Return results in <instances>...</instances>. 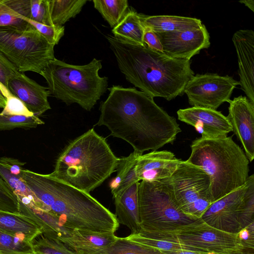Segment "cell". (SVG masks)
I'll return each instance as SVG.
<instances>
[{
    "mask_svg": "<svg viewBox=\"0 0 254 254\" xmlns=\"http://www.w3.org/2000/svg\"><path fill=\"white\" fill-rule=\"evenodd\" d=\"M101 102L97 125L111 135L128 142L139 154L173 144L182 130L175 118L158 106L153 98L135 88L113 85Z\"/></svg>",
    "mask_w": 254,
    "mask_h": 254,
    "instance_id": "cell-1",
    "label": "cell"
},
{
    "mask_svg": "<svg viewBox=\"0 0 254 254\" xmlns=\"http://www.w3.org/2000/svg\"><path fill=\"white\" fill-rule=\"evenodd\" d=\"M106 38L126 79L152 98L168 101L184 94L194 75L190 60L172 58L164 52L117 39Z\"/></svg>",
    "mask_w": 254,
    "mask_h": 254,
    "instance_id": "cell-2",
    "label": "cell"
},
{
    "mask_svg": "<svg viewBox=\"0 0 254 254\" xmlns=\"http://www.w3.org/2000/svg\"><path fill=\"white\" fill-rule=\"evenodd\" d=\"M22 177L42 205L67 227L95 233L114 234L119 221L110 210L88 193L50 174L23 169Z\"/></svg>",
    "mask_w": 254,
    "mask_h": 254,
    "instance_id": "cell-3",
    "label": "cell"
},
{
    "mask_svg": "<svg viewBox=\"0 0 254 254\" xmlns=\"http://www.w3.org/2000/svg\"><path fill=\"white\" fill-rule=\"evenodd\" d=\"M119 159L106 139L92 128L66 145L50 175L90 193L116 171Z\"/></svg>",
    "mask_w": 254,
    "mask_h": 254,
    "instance_id": "cell-4",
    "label": "cell"
},
{
    "mask_svg": "<svg viewBox=\"0 0 254 254\" xmlns=\"http://www.w3.org/2000/svg\"><path fill=\"white\" fill-rule=\"evenodd\" d=\"M187 162L202 169L210 180L212 203L242 187L249 175V160L232 136L194 139Z\"/></svg>",
    "mask_w": 254,
    "mask_h": 254,
    "instance_id": "cell-5",
    "label": "cell"
},
{
    "mask_svg": "<svg viewBox=\"0 0 254 254\" xmlns=\"http://www.w3.org/2000/svg\"><path fill=\"white\" fill-rule=\"evenodd\" d=\"M101 61L94 58L84 65L67 64L55 58L42 71L48 89L67 105L78 104L89 111L106 92L108 78L101 77Z\"/></svg>",
    "mask_w": 254,
    "mask_h": 254,
    "instance_id": "cell-6",
    "label": "cell"
},
{
    "mask_svg": "<svg viewBox=\"0 0 254 254\" xmlns=\"http://www.w3.org/2000/svg\"><path fill=\"white\" fill-rule=\"evenodd\" d=\"M138 200L141 230L145 232L175 231L202 221L181 210L174 196L169 178L139 182Z\"/></svg>",
    "mask_w": 254,
    "mask_h": 254,
    "instance_id": "cell-7",
    "label": "cell"
},
{
    "mask_svg": "<svg viewBox=\"0 0 254 254\" xmlns=\"http://www.w3.org/2000/svg\"><path fill=\"white\" fill-rule=\"evenodd\" d=\"M54 47L34 27L20 29L0 27V53L20 72L32 71L41 74L55 58Z\"/></svg>",
    "mask_w": 254,
    "mask_h": 254,
    "instance_id": "cell-8",
    "label": "cell"
},
{
    "mask_svg": "<svg viewBox=\"0 0 254 254\" xmlns=\"http://www.w3.org/2000/svg\"><path fill=\"white\" fill-rule=\"evenodd\" d=\"M169 181L181 210L189 216L200 218L212 203L208 175L200 168L181 160Z\"/></svg>",
    "mask_w": 254,
    "mask_h": 254,
    "instance_id": "cell-9",
    "label": "cell"
},
{
    "mask_svg": "<svg viewBox=\"0 0 254 254\" xmlns=\"http://www.w3.org/2000/svg\"><path fill=\"white\" fill-rule=\"evenodd\" d=\"M139 232L148 237L183 245L200 252L222 254L244 248L236 234L216 229L203 221L175 231L148 232L140 229Z\"/></svg>",
    "mask_w": 254,
    "mask_h": 254,
    "instance_id": "cell-10",
    "label": "cell"
},
{
    "mask_svg": "<svg viewBox=\"0 0 254 254\" xmlns=\"http://www.w3.org/2000/svg\"><path fill=\"white\" fill-rule=\"evenodd\" d=\"M254 191V175L244 185L213 202L201 217L208 225L220 231L237 234L241 229L240 219L250 194Z\"/></svg>",
    "mask_w": 254,
    "mask_h": 254,
    "instance_id": "cell-11",
    "label": "cell"
},
{
    "mask_svg": "<svg viewBox=\"0 0 254 254\" xmlns=\"http://www.w3.org/2000/svg\"><path fill=\"white\" fill-rule=\"evenodd\" d=\"M239 81L232 77L216 73L197 74L187 83L185 89L192 107L216 110L230 100Z\"/></svg>",
    "mask_w": 254,
    "mask_h": 254,
    "instance_id": "cell-12",
    "label": "cell"
},
{
    "mask_svg": "<svg viewBox=\"0 0 254 254\" xmlns=\"http://www.w3.org/2000/svg\"><path fill=\"white\" fill-rule=\"evenodd\" d=\"M156 33L163 52L173 58L190 60L210 45L209 33L203 24L184 30Z\"/></svg>",
    "mask_w": 254,
    "mask_h": 254,
    "instance_id": "cell-13",
    "label": "cell"
},
{
    "mask_svg": "<svg viewBox=\"0 0 254 254\" xmlns=\"http://www.w3.org/2000/svg\"><path fill=\"white\" fill-rule=\"evenodd\" d=\"M177 114L180 121L193 127L203 138H222L232 131L227 117L216 110L192 107L180 109Z\"/></svg>",
    "mask_w": 254,
    "mask_h": 254,
    "instance_id": "cell-14",
    "label": "cell"
},
{
    "mask_svg": "<svg viewBox=\"0 0 254 254\" xmlns=\"http://www.w3.org/2000/svg\"><path fill=\"white\" fill-rule=\"evenodd\" d=\"M228 115L232 131L241 142L250 162L254 158V103L240 96L228 102Z\"/></svg>",
    "mask_w": 254,
    "mask_h": 254,
    "instance_id": "cell-15",
    "label": "cell"
},
{
    "mask_svg": "<svg viewBox=\"0 0 254 254\" xmlns=\"http://www.w3.org/2000/svg\"><path fill=\"white\" fill-rule=\"evenodd\" d=\"M232 41L238 57L241 88L254 103V32L241 29L233 35Z\"/></svg>",
    "mask_w": 254,
    "mask_h": 254,
    "instance_id": "cell-16",
    "label": "cell"
},
{
    "mask_svg": "<svg viewBox=\"0 0 254 254\" xmlns=\"http://www.w3.org/2000/svg\"><path fill=\"white\" fill-rule=\"evenodd\" d=\"M8 89L35 116L41 115L51 109L48 100L50 95L48 88L40 85L23 72H19L9 79Z\"/></svg>",
    "mask_w": 254,
    "mask_h": 254,
    "instance_id": "cell-17",
    "label": "cell"
},
{
    "mask_svg": "<svg viewBox=\"0 0 254 254\" xmlns=\"http://www.w3.org/2000/svg\"><path fill=\"white\" fill-rule=\"evenodd\" d=\"M182 160L168 150L152 151L138 156L136 172L139 181H155L170 178Z\"/></svg>",
    "mask_w": 254,
    "mask_h": 254,
    "instance_id": "cell-18",
    "label": "cell"
},
{
    "mask_svg": "<svg viewBox=\"0 0 254 254\" xmlns=\"http://www.w3.org/2000/svg\"><path fill=\"white\" fill-rule=\"evenodd\" d=\"M25 162L11 157L0 158V177L5 183L18 200L32 202L40 208L42 205L27 186L22 177Z\"/></svg>",
    "mask_w": 254,
    "mask_h": 254,
    "instance_id": "cell-19",
    "label": "cell"
},
{
    "mask_svg": "<svg viewBox=\"0 0 254 254\" xmlns=\"http://www.w3.org/2000/svg\"><path fill=\"white\" fill-rule=\"evenodd\" d=\"M139 182L134 183L120 194L113 197L115 214L119 223L128 227L131 233H137L141 229L138 200Z\"/></svg>",
    "mask_w": 254,
    "mask_h": 254,
    "instance_id": "cell-20",
    "label": "cell"
},
{
    "mask_svg": "<svg viewBox=\"0 0 254 254\" xmlns=\"http://www.w3.org/2000/svg\"><path fill=\"white\" fill-rule=\"evenodd\" d=\"M0 230L32 241L43 233L42 227L20 213L0 210Z\"/></svg>",
    "mask_w": 254,
    "mask_h": 254,
    "instance_id": "cell-21",
    "label": "cell"
},
{
    "mask_svg": "<svg viewBox=\"0 0 254 254\" xmlns=\"http://www.w3.org/2000/svg\"><path fill=\"white\" fill-rule=\"evenodd\" d=\"M117 238L114 234L95 233L74 229L71 236L58 240L69 249L81 252L108 247Z\"/></svg>",
    "mask_w": 254,
    "mask_h": 254,
    "instance_id": "cell-22",
    "label": "cell"
},
{
    "mask_svg": "<svg viewBox=\"0 0 254 254\" xmlns=\"http://www.w3.org/2000/svg\"><path fill=\"white\" fill-rule=\"evenodd\" d=\"M30 0H0V27H34L24 19H30Z\"/></svg>",
    "mask_w": 254,
    "mask_h": 254,
    "instance_id": "cell-23",
    "label": "cell"
},
{
    "mask_svg": "<svg viewBox=\"0 0 254 254\" xmlns=\"http://www.w3.org/2000/svg\"><path fill=\"white\" fill-rule=\"evenodd\" d=\"M139 17L143 25L155 33L184 30L202 24L201 20L197 18L176 15H146L139 14Z\"/></svg>",
    "mask_w": 254,
    "mask_h": 254,
    "instance_id": "cell-24",
    "label": "cell"
},
{
    "mask_svg": "<svg viewBox=\"0 0 254 254\" xmlns=\"http://www.w3.org/2000/svg\"><path fill=\"white\" fill-rule=\"evenodd\" d=\"M133 151L128 156L120 158L117 175L110 184L113 197L120 194L135 183L139 182L136 172V164L139 155Z\"/></svg>",
    "mask_w": 254,
    "mask_h": 254,
    "instance_id": "cell-25",
    "label": "cell"
},
{
    "mask_svg": "<svg viewBox=\"0 0 254 254\" xmlns=\"http://www.w3.org/2000/svg\"><path fill=\"white\" fill-rule=\"evenodd\" d=\"M145 28L139 14L133 8L128 9L121 21L112 30L114 37L123 41L140 46H144L143 36Z\"/></svg>",
    "mask_w": 254,
    "mask_h": 254,
    "instance_id": "cell-26",
    "label": "cell"
},
{
    "mask_svg": "<svg viewBox=\"0 0 254 254\" xmlns=\"http://www.w3.org/2000/svg\"><path fill=\"white\" fill-rule=\"evenodd\" d=\"M87 1V0H47L53 24L63 26L81 11Z\"/></svg>",
    "mask_w": 254,
    "mask_h": 254,
    "instance_id": "cell-27",
    "label": "cell"
},
{
    "mask_svg": "<svg viewBox=\"0 0 254 254\" xmlns=\"http://www.w3.org/2000/svg\"><path fill=\"white\" fill-rule=\"evenodd\" d=\"M80 253L83 254H166L156 249L130 241L125 237H118L108 247Z\"/></svg>",
    "mask_w": 254,
    "mask_h": 254,
    "instance_id": "cell-28",
    "label": "cell"
},
{
    "mask_svg": "<svg viewBox=\"0 0 254 254\" xmlns=\"http://www.w3.org/2000/svg\"><path fill=\"white\" fill-rule=\"evenodd\" d=\"M94 6L112 29L123 19L128 10L127 0H93Z\"/></svg>",
    "mask_w": 254,
    "mask_h": 254,
    "instance_id": "cell-29",
    "label": "cell"
},
{
    "mask_svg": "<svg viewBox=\"0 0 254 254\" xmlns=\"http://www.w3.org/2000/svg\"><path fill=\"white\" fill-rule=\"evenodd\" d=\"M32 242L0 230V254H33Z\"/></svg>",
    "mask_w": 254,
    "mask_h": 254,
    "instance_id": "cell-30",
    "label": "cell"
},
{
    "mask_svg": "<svg viewBox=\"0 0 254 254\" xmlns=\"http://www.w3.org/2000/svg\"><path fill=\"white\" fill-rule=\"evenodd\" d=\"M125 238L130 241L155 248L161 251H190L200 252L194 248L183 245L148 237L139 231L130 233Z\"/></svg>",
    "mask_w": 254,
    "mask_h": 254,
    "instance_id": "cell-31",
    "label": "cell"
},
{
    "mask_svg": "<svg viewBox=\"0 0 254 254\" xmlns=\"http://www.w3.org/2000/svg\"><path fill=\"white\" fill-rule=\"evenodd\" d=\"M32 244L34 252L41 254H83L42 234L32 241Z\"/></svg>",
    "mask_w": 254,
    "mask_h": 254,
    "instance_id": "cell-32",
    "label": "cell"
},
{
    "mask_svg": "<svg viewBox=\"0 0 254 254\" xmlns=\"http://www.w3.org/2000/svg\"><path fill=\"white\" fill-rule=\"evenodd\" d=\"M43 124H44V122L35 115L27 117L0 114V130H10L15 128L29 129Z\"/></svg>",
    "mask_w": 254,
    "mask_h": 254,
    "instance_id": "cell-33",
    "label": "cell"
},
{
    "mask_svg": "<svg viewBox=\"0 0 254 254\" xmlns=\"http://www.w3.org/2000/svg\"><path fill=\"white\" fill-rule=\"evenodd\" d=\"M24 19L32 25L51 44H58L64 33V26H50L39 23L24 18Z\"/></svg>",
    "mask_w": 254,
    "mask_h": 254,
    "instance_id": "cell-34",
    "label": "cell"
},
{
    "mask_svg": "<svg viewBox=\"0 0 254 254\" xmlns=\"http://www.w3.org/2000/svg\"><path fill=\"white\" fill-rule=\"evenodd\" d=\"M19 72L14 65L0 53V89L5 98L11 94L8 89V81Z\"/></svg>",
    "mask_w": 254,
    "mask_h": 254,
    "instance_id": "cell-35",
    "label": "cell"
},
{
    "mask_svg": "<svg viewBox=\"0 0 254 254\" xmlns=\"http://www.w3.org/2000/svg\"><path fill=\"white\" fill-rule=\"evenodd\" d=\"M30 20L46 25L53 26L47 0H30Z\"/></svg>",
    "mask_w": 254,
    "mask_h": 254,
    "instance_id": "cell-36",
    "label": "cell"
},
{
    "mask_svg": "<svg viewBox=\"0 0 254 254\" xmlns=\"http://www.w3.org/2000/svg\"><path fill=\"white\" fill-rule=\"evenodd\" d=\"M0 210L14 213H19L17 197L0 177Z\"/></svg>",
    "mask_w": 254,
    "mask_h": 254,
    "instance_id": "cell-37",
    "label": "cell"
},
{
    "mask_svg": "<svg viewBox=\"0 0 254 254\" xmlns=\"http://www.w3.org/2000/svg\"><path fill=\"white\" fill-rule=\"evenodd\" d=\"M0 114L2 115H18L27 117L34 115L28 110L21 100L12 94L6 97L5 106Z\"/></svg>",
    "mask_w": 254,
    "mask_h": 254,
    "instance_id": "cell-38",
    "label": "cell"
},
{
    "mask_svg": "<svg viewBox=\"0 0 254 254\" xmlns=\"http://www.w3.org/2000/svg\"><path fill=\"white\" fill-rule=\"evenodd\" d=\"M236 235L243 248L254 249V222L241 229Z\"/></svg>",
    "mask_w": 254,
    "mask_h": 254,
    "instance_id": "cell-39",
    "label": "cell"
},
{
    "mask_svg": "<svg viewBox=\"0 0 254 254\" xmlns=\"http://www.w3.org/2000/svg\"><path fill=\"white\" fill-rule=\"evenodd\" d=\"M144 28L143 36L144 44L151 49L163 52L162 45L156 33L148 27H144Z\"/></svg>",
    "mask_w": 254,
    "mask_h": 254,
    "instance_id": "cell-40",
    "label": "cell"
},
{
    "mask_svg": "<svg viewBox=\"0 0 254 254\" xmlns=\"http://www.w3.org/2000/svg\"><path fill=\"white\" fill-rule=\"evenodd\" d=\"M166 254H215L211 253L198 252L190 251H161Z\"/></svg>",
    "mask_w": 254,
    "mask_h": 254,
    "instance_id": "cell-41",
    "label": "cell"
},
{
    "mask_svg": "<svg viewBox=\"0 0 254 254\" xmlns=\"http://www.w3.org/2000/svg\"><path fill=\"white\" fill-rule=\"evenodd\" d=\"M222 254H254V249L244 248L243 249Z\"/></svg>",
    "mask_w": 254,
    "mask_h": 254,
    "instance_id": "cell-42",
    "label": "cell"
},
{
    "mask_svg": "<svg viewBox=\"0 0 254 254\" xmlns=\"http://www.w3.org/2000/svg\"><path fill=\"white\" fill-rule=\"evenodd\" d=\"M239 2L243 3L245 6L254 12V1L253 0H241Z\"/></svg>",
    "mask_w": 254,
    "mask_h": 254,
    "instance_id": "cell-43",
    "label": "cell"
},
{
    "mask_svg": "<svg viewBox=\"0 0 254 254\" xmlns=\"http://www.w3.org/2000/svg\"><path fill=\"white\" fill-rule=\"evenodd\" d=\"M6 103V98L0 89V108H3Z\"/></svg>",
    "mask_w": 254,
    "mask_h": 254,
    "instance_id": "cell-44",
    "label": "cell"
},
{
    "mask_svg": "<svg viewBox=\"0 0 254 254\" xmlns=\"http://www.w3.org/2000/svg\"><path fill=\"white\" fill-rule=\"evenodd\" d=\"M33 254H39V253H35Z\"/></svg>",
    "mask_w": 254,
    "mask_h": 254,
    "instance_id": "cell-45",
    "label": "cell"
}]
</instances>
